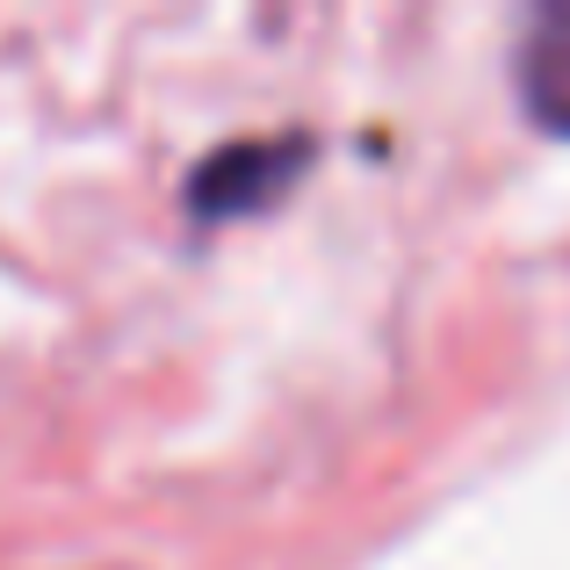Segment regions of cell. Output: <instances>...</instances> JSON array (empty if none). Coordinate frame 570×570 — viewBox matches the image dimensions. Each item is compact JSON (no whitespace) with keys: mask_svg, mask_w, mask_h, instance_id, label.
Wrapping results in <instances>:
<instances>
[{"mask_svg":"<svg viewBox=\"0 0 570 570\" xmlns=\"http://www.w3.org/2000/svg\"><path fill=\"white\" fill-rule=\"evenodd\" d=\"M311 159V138H246L224 145L195 167L188 181V209L195 217H246V209H267L282 188L296 181V167Z\"/></svg>","mask_w":570,"mask_h":570,"instance_id":"cell-1","label":"cell"},{"mask_svg":"<svg viewBox=\"0 0 570 570\" xmlns=\"http://www.w3.org/2000/svg\"><path fill=\"white\" fill-rule=\"evenodd\" d=\"M513 87H520V109L549 138H570V0H542L528 14L513 51Z\"/></svg>","mask_w":570,"mask_h":570,"instance_id":"cell-2","label":"cell"}]
</instances>
